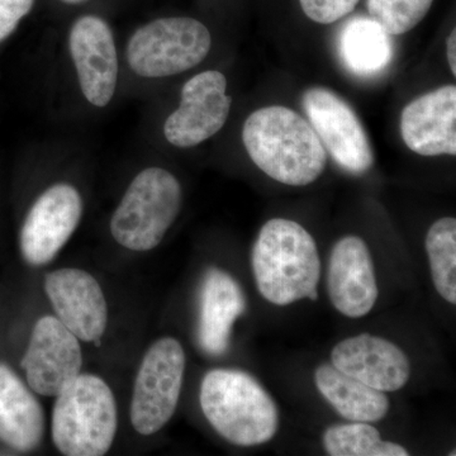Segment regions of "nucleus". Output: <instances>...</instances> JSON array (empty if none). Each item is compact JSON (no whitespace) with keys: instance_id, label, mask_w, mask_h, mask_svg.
<instances>
[{"instance_id":"f257e3e1","label":"nucleus","mask_w":456,"mask_h":456,"mask_svg":"<svg viewBox=\"0 0 456 456\" xmlns=\"http://www.w3.org/2000/svg\"><path fill=\"white\" fill-rule=\"evenodd\" d=\"M242 141L251 160L269 178L305 187L316 182L327 152L310 123L289 108H260L248 117Z\"/></svg>"},{"instance_id":"f03ea898","label":"nucleus","mask_w":456,"mask_h":456,"mask_svg":"<svg viewBox=\"0 0 456 456\" xmlns=\"http://www.w3.org/2000/svg\"><path fill=\"white\" fill-rule=\"evenodd\" d=\"M251 265L264 299L289 305L308 298L317 301L321 260L316 241L297 222L273 218L261 227Z\"/></svg>"},{"instance_id":"7ed1b4c3","label":"nucleus","mask_w":456,"mask_h":456,"mask_svg":"<svg viewBox=\"0 0 456 456\" xmlns=\"http://www.w3.org/2000/svg\"><path fill=\"white\" fill-rule=\"evenodd\" d=\"M200 402L212 428L233 445H263L277 435V403L259 380L246 371H209L200 386Z\"/></svg>"},{"instance_id":"20e7f679","label":"nucleus","mask_w":456,"mask_h":456,"mask_svg":"<svg viewBox=\"0 0 456 456\" xmlns=\"http://www.w3.org/2000/svg\"><path fill=\"white\" fill-rule=\"evenodd\" d=\"M116 431V399L101 378L79 374L56 395L53 411V440L62 454H107Z\"/></svg>"},{"instance_id":"39448f33","label":"nucleus","mask_w":456,"mask_h":456,"mask_svg":"<svg viewBox=\"0 0 456 456\" xmlns=\"http://www.w3.org/2000/svg\"><path fill=\"white\" fill-rule=\"evenodd\" d=\"M180 207L178 179L161 167H149L132 180L113 213L110 232L128 250H152L175 222Z\"/></svg>"},{"instance_id":"423d86ee","label":"nucleus","mask_w":456,"mask_h":456,"mask_svg":"<svg viewBox=\"0 0 456 456\" xmlns=\"http://www.w3.org/2000/svg\"><path fill=\"white\" fill-rule=\"evenodd\" d=\"M211 46V33L200 20L161 18L132 35L127 46L128 65L139 77H171L200 64Z\"/></svg>"},{"instance_id":"0eeeda50","label":"nucleus","mask_w":456,"mask_h":456,"mask_svg":"<svg viewBox=\"0 0 456 456\" xmlns=\"http://www.w3.org/2000/svg\"><path fill=\"white\" fill-rule=\"evenodd\" d=\"M185 353L173 338L156 341L141 362L134 380L131 422L141 435L164 428L175 413L185 373Z\"/></svg>"},{"instance_id":"6e6552de","label":"nucleus","mask_w":456,"mask_h":456,"mask_svg":"<svg viewBox=\"0 0 456 456\" xmlns=\"http://www.w3.org/2000/svg\"><path fill=\"white\" fill-rule=\"evenodd\" d=\"M302 106L326 152L338 167L354 175H362L373 167L367 132L344 99L332 90L316 86L305 90Z\"/></svg>"},{"instance_id":"1a4fd4ad","label":"nucleus","mask_w":456,"mask_h":456,"mask_svg":"<svg viewBox=\"0 0 456 456\" xmlns=\"http://www.w3.org/2000/svg\"><path fill=\"white\" fill-rule=\"evenodd\" d=\"M227 79L209 70L189 79L182 89V101L164 125L165 139L171 145L188 149L211 139L226 125L232 99L227 95Z\"/></svg>"},{"instance_id":"9d476101","label":"nucleus","mask_w":456,"mask_h":456,"mask_svg":"<svg viewBox=\"0 0 456 456\" xmlns=\"http://www.w3.org/2000/svg\"><path fill=\"white\" fill-rule=\"evenodd\" d=\"M20 365L33 392L56 397L82 370L79 338L59 318L42 317L33 327Z\"/></svg>"},{"instance_id":"9b49d317","label":"nucleus","mask_w":456,"mask_h":456,"mask_svg":"<svg viewBox=\"0 0 456 456\" xmlns=\"http://www.w3.org/2000/svg\"><path fill=\"white\" fill-rule=\"evenodd\" d=\"M83 215L79 191L56 184L42 193L20 230V251L31 265H45L64 248Z\"/></svg>"},{"instance_id":"f8f14e48","label":"nucleus","mask_w":456,"mask_h":456,"mask_svg":"<svg viewBox=\"0 0 456 456\" xmlns=\"http://www.w3.org/2000/svg\"><path fill=\"white\" fill-rule=\"evenodd\" d=\"M69 46L84 97L93 106L106 107L118 77L112 29L102 18L84 16L74 23Z\"/></svg>"},{"instance_id":"ddd939ff","label":"nucleus","mask_w":456,"mask_h":456,"mask_svg":"<svg viewBox=\"0 0 456 456\" xmlns=\"http://www.w3.org/2000/svg\"><path fill=\"white\" fill-rule=\"evenodd\" d=\"M327 292L332 305L344 316L364 317L373 310L379 289L364 240L345 236L336 242L327 266Z\"/></svg>"},{"instance_id":"4468645a","label":"nucleus","mask_w":456,"mask_h":456,"mask_svg":"<svg viewBox=\"0 0 456 456\" xmlns=\"http://www.w3.org/2000/svg\"><path fill=\"white\" fill-rule=\"evenodd\" d=\"M45 290L57 318L79 340L95 342L106 332V297L97 279L80 269H59L45 277Z\"/></svg>"},{"instance_id":"2eb2a0df","label":"nucleus","mask_w":456,"mask_h":456,"mask_svg":"<svg viewBox=\"0 0 456 456\" xmlns=\"http://www.w3.org/2000/svg\"><path fill=\"white\" fill-rule=\"evenodd\" d=\"M331 364L380 392H397L411 377V362L395 342L370 334L345 338L334 347Z\"/></svg>"},{"instance_id":"dca6fc26","label":"nucleus","mask_w":456,"mask_h":456,"mask_svg":"<svg viewBox=\"0 0 456 456\" xmlns=\"http://www.w3.org/2000/svg\"><path fill=\"white\" fill-rule=\"evenodd\" d=\"M402 139L422 156L456 154V86H445L416 98L401 114Z\"/></svg>"},{"instance_id":"f3484780","label":"nucleus","mask_w":456,"mask_h":456,"mask_svg":"<svg viewBox=\"0 0 456 456\" xmlns=\"http://www.w3.org/2000/svg\"><path fill=\"white\" fill-rule=\"evenodd\" d=\"M246 307L245 294L235 279L220 269L206 273L200 290L198 341L207 354L220 356L226 353L233 323Z\"/></svg>"},{"instance_id":"a211bd4d","label":"nucleus","mask_w":456,"mask_h":456,"mask_svg":"<svg viewBox=\"0 0 456 456\" xmlns=\"http://www.w3.org/2000/svg\"><path fill=\"white\" fill-rule=\"evenodd\" d=\"M44 432L40 402L13 371L0 365V440L27 452L40 444Z\"/></svg>"},{"instance_id":"6ab92c4d","label":"nucleus","mask_w":456,"mask_h":456,"mask_svg":"<svg viewBox=\"0 0 456 456\" xmlns=\"http://www.w3.org/2000/svg\"><path fill=\"white\" fill-rule=\"evenodd\" d=\"M336 46L341 64L359 77L382 74L395 55L391 35L371 17L346 20L338 31Z\"/></svg>"},{"instance_id":"aec40b11","label":"nucleus","mask_w":456,"mask_h":456,"mask_svg":"<svg viewBox=\"0 0 456 456\" xmlns=\"http://www.w3.org/2000/svg\"><path fill=\"white\" fill-rule=\"evenodd\" d=\"M314 383L321 395L347 421L378 422L391 407L386 393L342 373L332 364H322L316 369Z\"/></svg>"},{"instance_id":"412c9836","label":"nucleus","mask_w":456,"mask_h":456,"mask_svg":"<svg viewBox=\"0 0 456 456\" xmlns=\"http://www.w3.org/2000/svg\"><path fill=\"white\" fill-rule=\"evenodd\" d=\"M323 448L331 456H408L399 444L386 441L369 422L334 425L323 434Z\"/></svg>"},{"instance_id":"4be33fe9","label":"nucleus","mask_w":456,"mask_h":456,"mask_svg":"<svg viewBox=\"0 0 456 456\" xmlns=\"http://www.w3.org/2000/svg\"><path fill=\"white\" fill-rule=\"evenodd\" d=\"M426 251L437 293L446 302L456 303V220L444 217L428 228Z\"/></svg>"},{"instance_id":"5701e85b","label":"nucleus","mask_w":456,"mask_h":456,"mask_svg":"<svg viewBox=\"0 0 456 456\" xmlns=\"http://www.w3.org/2000/svg\"><path fill=\"white\" fill-rule=\"evenodd\" d=\"M434 0H367L369 14L391 36L415 28L430 11Z\"/></svg>"},{"instance_id":"b1692460","label":"nucleus","mask_w":456,"mask_h":456,"mask_svg":"<svg viewBox=\"0 0 456 456\" xmlns=\"http://www.w3.org/2000/svg\"><path fill=\"white\" fill-rule=\"evenodd\" d=\"M305 16L320 23L330 25L354 11L359 0H299Z\"/></svg>"},{"instance_id":"393cba45","label":"nucleus","mask_w":456,"mask_h":456,"mask_svg":"<svg viewBox=\"0 0 456 456\" xmlns=\"http://www.w3.org/2000/svg\"><path fill=\"white\" fill-rule=\"evenodd\" d=\"M33 4L35 0H0V42L7 40L16 31Z\"/></svg>"},{"instance_id":"a878e982","label":"nucleus","mask_w":456,"mask_h":456,"mask_svg":"<svg viewBox=\"0 0 456 456\" xmlns=\"http://www.w3.org/2000/svg\"><path fill=\"white\" fill-rule=\"evenodd\" d=\"M448 61L450 66V70H452V75H456V32L455 29H452V32L450 33L448 37Z\"/></svg>"},{"instance_id":"bb28decb","label":"nucleus","mask_w":456,"mask_h":456,"mask_svg":"<svg viewBox=\"0 0 456 456\" xmlns=\"http://www.w3.org/2000/svg\"><path fill=\"white\" fill-rule=\"evenodd\" d=\"M62 2L68 3V4H79V3L86 2V0H62Z\"/></svg>"}]
</instances>
